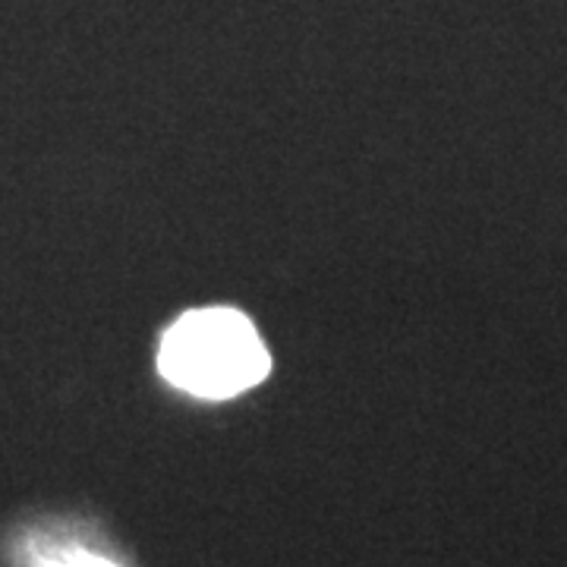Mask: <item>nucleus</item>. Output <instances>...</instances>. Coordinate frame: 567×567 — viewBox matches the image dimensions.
<instances>
[{
	"instance_id": "obj_1",
	"label": "nucleus",
	"mask_w": 567,
	"mask_h": 567,
	"mask_svg": "<svg viewBox=\"0 0 567 567\" xmlns=\"http://www.w3.org/2000/svg\"><path fill=\"white\" fill-rule=\"evenodd\" d=\"M162 372L189 394L234 398L262 382L268 350L240 312L199 309L164 334Z\"/></svg>"
},
{
	"instance_id": "obj_2",
	"label": "nucleus",
	"mask_w": 567,
	"mask_h": 567,
	"mask_svg": "<svg viewBox=\"0 0 567 567\" xmlns=\"http://www.w3.org/2000/svg\"><path fill=\"white\" fill-rule=\"evenodd\" d=\"M54 567H114L102 561V558H89V555H76V558H63Z\"/></svg>"
}]
</instances>
